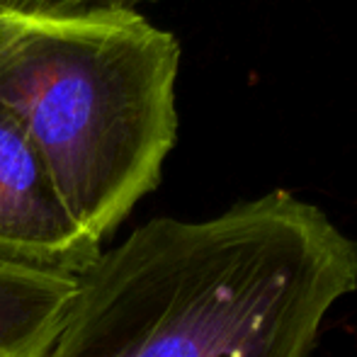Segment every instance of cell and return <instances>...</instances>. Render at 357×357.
<instances>
[{
  "instance_id": "6da1fadb",
  "label": "cell",
  "mask_w": 357,
  "mask_h": 357,
  "mask_svg": "<svg viewBox=\"0 0 357 357\" xmlns=\"http://www.w3.org/2000/svg\"><path fill=\"white\" fill-rule=\"evenodd\" d=\"M357 245L287 190L160 216L102 253L32 357H309Z\"/></svg>"
},
{
  "instance_id": "7a4b0ae2",
  "label": "cell",
  "mask_w": 357,
  "mask_h": 357,
  "mask_svg": "<svg viewBox=\"0 0 357 357\" xmlns=\"http://www.w3.org/2000/svg\"><path fill=\"white\" fill-rule=\"evenodd\" d=\"M178 71V39L134 8L0 0V105L100 243L160 183Z\"/></svg>"
},
{
  "instance_id": "3957f363",
  "label": "cell",
  "mask_w": 357,
  "mask_h": 357,
  "mask_svg": "<svg viewBox=\"0 0 357 357\" xmlns=\"http://www.w3.org/2000/svg\"><path fill=\"white\" fill-rule=\"evenodd\" d=\"M100 245L68 212L27 129L0 105V268L78 280Z\"/></svg>"
},
{
  "instance_id": "277c9868",
  "label": "cell",
  "mask_w": 357,
  "mask_h": 357,
  "mask_svg": "<svg viewBox=\"0 0 357 357\" xmlns=\"http://www.w3.org/2000/svg\"><path fill=\"white\" fill-rule=\"evenodd\" d=\"M78 280L0 268V357H32L71 304Z\"/></svg>"
},
{
  "instance_id": "5b68a950",
  "label": "cell",
  "mask_w": 357,
  "mask_h": 357,
  "mask_svg": "<svg viewBox=\"0 0 357 357\" xmlns=\"http://www.w3.org/2000/svg\"><path fill=\"white\" fill-rule=\"evenodd\" d=\"M68 3H109V5H124V8H132V5L137 3H149V0H68Z\"/></svg>"
}]
</instances>
